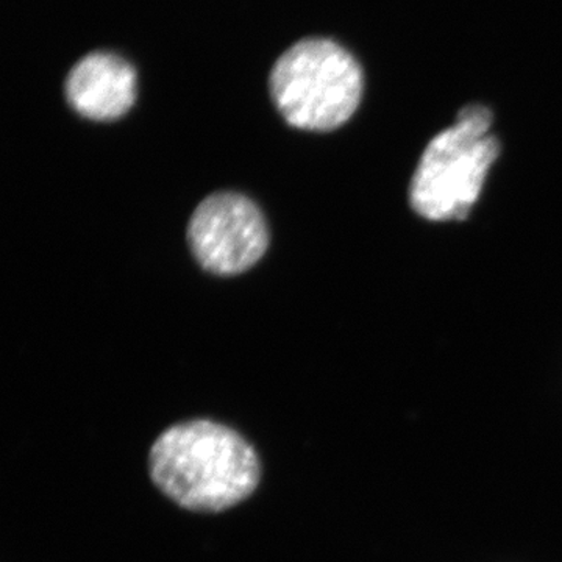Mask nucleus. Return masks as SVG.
Returning a JSON list of instances; mask_svg holds the SVG:
<instances>
[{"mask_svg": "<svg viewBox=\"0 0 562 562\" xmlns=\"http://www.w3.org/2000/svg\"><path fill=\"white\" fill-rule=\"evenodd\" d=\"M483 105L460 111L452 127L436 135L414 171L409 202L428 221H462L479 201L487 172L501 155Z\"/></svg>", "mask_w": 562, "mask_h": 562, "instance_id": "f03ea898", "label": "nucleus"}, {"mask_svg": "<svg viewBox=\"0 0 562 562\" xmlns=\"http://www.w3.org/2000/svg\"><path fill=\"white\" fill-rule=\"evenodd\" d=\"M188 241L206 271L236 276L260 261L269 235L254 202L236 192H216L192 214Z\"/></svg>", "mask_w": 562, "mask_h": 562, "instance_id": "20e7f679", "label": "nucleus"}, {"mask_svg": "<svg viewBox=\"0 0 562 562\" xmlns=\"http://www.w3.org/2000/svg\"><path fill=\"white\" fill-rule=\"evenodd\" d=\"M66 99L91 121H114L136 101V72L111 52H92L76 63L65 85Z\"/></svg>", "mask_w": 562, "mask_h": 562, "instance_id": "39448f33", "label": "nucleus"}, {"mask_svg": "<svg viewBox=\"0 0 562 562\" xmlns=\"http://www.w3.org/2000/svg\"><path fill=\"white\" fill-rule=\"evenodd\" d=\"M151 482L180 508L221 513L249 498L261 480L254 446L227 425L195 419L172 425L149 454Z\"/></svg>", "mask_w": 562, "mask_h": 562, "instance_id": "f257e3e1", "label": "nucleus"}, {"mask_svg": "<svg viewBox=\"0 0 562 562\" xmlns=\"http://www.w3.org/2000/svg\"><path fill=\"white\" fill-rule=\"evenodd\" d=\"M269 87L277 110L292 127L330 132L360 105L362 69L341 44L306 38L277 60Z\"/></svg>", "mask_w": 562, "mask_h": 562, "instance_id": "7ed1b4c3", "label": "nucleus"}]
</instances>
